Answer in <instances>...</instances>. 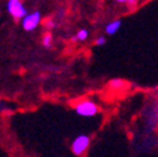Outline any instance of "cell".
I'll return each mask as SVG.
<instances>
[{
	"label": "cell",
	"mask_w": 158,
	"mask_h": 157,
	"mask_svg": "<svg viewBox=\"0 0 158 157\" xmlns=\"http://www.w3.org/2000/svg\"><path fill=\"white\" fill-rule=\"evenodd\" d=\"M106 37L104 36H99L97 40H95V45H98V46H102V45H104L106 44Z\"/></svg>",
	"instance_id": "9c48e42d"
},
{
	"label": "cell",
	"mask_w": 158,
	"mask_h": 157,
	"mask_svg": "<svg viewBox=\"0 0 158 157\" xmlns=\"http://www.w3.org/2000/svg\"><path fill=\"white\" fill-rule=\"evenodd\" d=\"M88 37H89V31L85 30V28H81V30L77 31V34L73 37V40H76V41H85Z\"/></svg>",
	"instance_id": "8992f818"
},
{
	"label": "cell",
	"mask_w": 158,
	"mask_h": 157,
	"mask_svg": "<svg viewBox=\"0 0 158 157\" xmlns=\"http://www.w3.org/2000/svg\"><path fill=\"white\" fill-rule=\"evenodd\" d=\"M138 2H139V0H129V5H136L138 4Z\"/></svg>",
	"instance_id": "30bf717a"
},
{
	"label": "cell",
	"mask_w": 158,
	"mask_h": 157,
	"mask_svg": "<svg viewBox=\"0 0 158 157\" xmlns=\"http://www.w3.org/2000/svg\"><path fill=\"white\" fill-rule=\"evenodd\" d=\"M43 21L41 13L40 12H34V13H27L25 17L22 18V27L26 31H34L36 30Z\"/></svg>",
	"instance_id": "3957f363"
},
{
	"label": "cell",
	"mask_w": 158,
	"mask_h": 157,
	"mask_svg": "<svg viewBox=\"0 0 158 157\" xmlns=\"http://www.w3.org/2000/svg\"><path fill=\"white\" fill-rule=\"evenodd\" d=\"M6 9H8V13H9L15 21L22 19L27 14L26 8L21 0H9L6 4Z\"/></svg>",
	"instance_id": "277c9868"
},
{
	"label": "cell",
	"mask_w": 158,
	"mask_h": 157,
	"mask_svg": "<svg viewBox=\"0 0 158 157\" xmlns=\"http://www.w3.org/2000/svg\"><path fill=\"white\" fill-rule=\"evenodd\" d=\"M75 111L78 116L82 117H93L99 112V107L95 102L90 99H82L75 106Z\"/></svg>",
	"instance_id": "6da1fadb"
},
{
	"label": "cell",
	"mask_w": 158,
	"mask_h": 157,
	"mask_svg": "<svg viewBox=\"0 0 158 157\" xmlns=\"http://www.w3.org/2000/svg\"><path fill=\"white\" fill-rule=\"evenodd\" d=\"M43 45L45 46V48H52V45H53V35L50 32H46L43 36Z\"/></svg>",
	"instance_id": "52a82bcc"
},
{
	"label": "cell",
	"mask_w": 158,
	"mask_h": 157,
	"mask_svg": "<svg viewBox=\"0 0 158 157\" xmlns=\"http://www.w3.org/2000/svg\"><path fill=\"white\" fill-rule=\"evenodd\" d=\"M121 25H122V22L120 19H114L112 22H109L106 26V32L108 35H114L116 32H118V30L121 28Z\"/></svg>",
	"instance_id": "5b68a950"
},
{
	"label": "cell",
	"mask_w": 158,
	"mask_h": 157,
	"mask_svg": "<svg viewBox=\"0 0 158 157\" xmlns=\"http://www.w3.org/2000/svg\"><path fill=\"white\" fill-rule=\"evenodd\" d=\"M110 88H113V89H120V88H125V81L120 80V78H116V80H112L110 81Z\"/></svg>",
	"instance_id": "ba28073f"
},
{
	"label": "cell",
	"mask_w": 158,
	"mask_h": 157,
	"mask_svg": "<svg viewBox=\"0 0 158 157\" xmlns=\"http://www.w3.org/2000/svg\"><path fill=\"white\" fill-rule=\"evenodd\" d=\"M89 147H90V137L86 134H81L73 139L72 144H71V151H72L75 156H82L89 150Z\"/></svg>",
	"instance_id": "7a4b0ae2"
}]
</instances>
